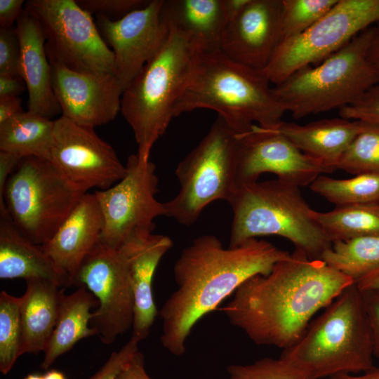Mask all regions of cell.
I'll return each instance as SVG.
<instances>
[{
    "mask_svg": "<svg viewBox=\"0 0 379 379\" xmlns=\"http://www.w3.org/2000/svg\"><path fill=\"white\" fill-rule=\"evenodd\" d=\"M236 137L237 189L257 182L266 173L299 187L310 185L321 173H330L272 128L253 124Z\"/></svg>",
    "mask_w": 379,
    "mask_h": 379,
    "instance_id": "9a60e30c",
    "label": "cell"
},
{
    "mask_svg": "<svg viewBox=\"0 0 379 379\" xmlns=\"http://www.w3.org/2000/svg\"><path fill=\"white\" fill-rule=\"evenodd\" d=\"M164 0H150L144 7L117 20L97 16L96 25L114 60V75L123 92L161 50L169 29L161 18Z\"/></svg>",
    "mask_w": 379,
    "mask_h": 379,
    "instance_id": "2e32d148",
    "label": "cell"
},
{
    "mask_svg": "<svg viewBox=\"0 0 379 379\" xmlns=\"http://www.w3.org/2000/svg\"><path fill=\"white\" fill-rule=\"evenodd\" d=\"M337 1L281 0V41L305 32L329 11Z\"/></svg>",
    "mask_w": 379,
    "mask_h": 379,
    "instance_id": "d6a6232c",
    "label": "cell"
},
{
    "mask_svg": "<svg viewBox=\"0 0 379 379\" xmlns=\"http://www.w3.org/2000/svg\"><path fill=\"white\" fill-rule=\"evenodd\" d=\"M20 46L16 27H0V75L20 76Z\"/></svg>",
    "mask_w": 379,
    "mask_h": 379,
    "instance_id": "d590c367",
    "label": "cell"
},
{
    "mask_svg": "<svg viewBox=\"0 0 379 379\" xmlns=\"http://www.w3.org/2000/svg\"><path fill=\"white\" fill-rule=\"evenodd\" d=\"M379 24V0H338L305 32L281 41L263 69L278 84L298 69L319 65L367 28Z\"/></svg>",
    "mask_w": 379,
    "mask_h": 379,
    "instance_id": "8fae6325",
    "label": "cell"
},
{
    "mask_svg": "<svg viewBox=\"0 0 379 379\" xmlns=\"http://www.w3.org/2000/svg\"><path fill=\"white\" fill-rule=\"evenodd\" d=\"M20 46V75L28 91V112L51 119L61 112L52 86L51 66L39 21L24 9L16 22Z\"/></svg>",
    "mask_w": 379,
    "mask_h": 379,
    "instance_id": "44dd1931",
    "label": "cell"
},
{
    "mask_svg": "<svg viewBox=\"0 0 379 379\" xmlns=\"http://www.w3.org/2000/svg\"><path fill=\"white\" fill-rule=\"evenodd\" d=\"M364 125L362 121L340 117L324 119L304 125L281 121L272 128L284 135L303 154L332 173L337 170L343 155Z\"/></svg>",
    "mask_w": 379,
    "mask_h": 379,
    "instance_id": "7402d4cb",
    "label": "cell"
},
{
    "mask_svg": "<svg viewBox=\"0 0 379 379\" xmlns=\"http://www.w3.org/2000/svg\"><path fill=\"white\" fill-rule=\"evenodd\" d=\"M22 158L0 151V214L7 213L3 196L6 182Z\"/></svg>",
    "mask_w": 379,
    "mask_h": 379,
    "instance_id": "ab89813d",
    "label": "cell"
},
{
    "mask_svg": "<svg viewBox=\"0 0 379 379\" xmlns=\"http://www.w3.org/2000/svg\"><path fill=\"white\" fill-rule=\"evenodd\" d=\"M103 226L102 214L94 193H86L52 238L41 246L69 276L71 284L83 260L100 241Z\"/></svg>",
    "mask_w": 379,
    "mask_h": 379,
    "instance_id": "ffe728a7",
    "label": "cell"
},
{
    "mask_svg": "<svg viewBox=\"0 0 379 379\" xmlns=\"http://www.w3.org/2000/svg\"><path fill=\"white\" fill-rule=\"evenodd\" d=\"M310 190L336 206L379 203V173H364L347 179L319 175Z\"/></svg>",
    "mask_w": 379,
    "mask_h": 379,
    "instance_id": "f546056e",
    "label": "cell"
},
{
    "mask_svg": "<svg viewBox=\"0 0 379 379\" xmlns=\"http://www.w3.org/2000/svg\"><path fill=\"white\" fill-rule=\"evenodd\" d=\"M299 188L278 178L238 187L228 201L233 213L229 246L275 235L310 259H320L332 243L311 216Z\"/></svg>",
    "mask_w": 379,
    "mask_h": 379,
    "instance_id": "8992f818",
    "label": "cell"
},
{
    "mask_svg": "<svg viewBox=\"0 0 379 379\" xmlns=\"http://www.w3.org/2000/svg\"><path fill=\"white\" fill-rule=\"evenodd\" d=\"M320 259L356 284L379 265V237H360L332 243Z\"/></svg>",
    "mask_w": 379,
    "mask_h": 379,
    "instance_id": "f1b7e54d",
    "label": "cell"
},
{
    "mask_svg": "<svg viewBox=\"0 0 379 379\" xmlns=\"http://www.w3.org/2000/svg\"><path fill=\"white\" fill-rule=\"evenodd\" d=\"M281 357L314 379L374 368L371 327L356 284L325 307Z\"/></svg>",
    "mask_w": 379,
    "mask_h": 379,
    "instance_id": "5b68a950",
    "label": "cell"
},
{
    "mask_svg": "<svg viewBox=\"0 0 379 379\" xmlns=\"http://www.w3.org/2000/svg\"><path fill=\"white\" fill-rule=\"evenodd\" d=\"M168 38L157 54L124 91L123 117L133 130L142 162L149 161L156 141L175 117L174 108L205 48L190 34L168 28Z\"/></svg>",
    "mask_w": 379,
    "mask_h": 379,
    "instance_id": "277c9868",
    "label": "cell"
},
{
    "mask_svg": "<svg viewBox=\"0 0 379 379\" xmlns=\"http://www.w3.org/2000/svg\"><path fill=\"white\" fill-rule=\"evenodd\" d=\"M0 278L44 279L60 288L72 286L70 278L37 245L25 237L8 214H0Z\"/></svg>",
    "mask_w": 379,
    "mask_h": 379,
    "instance_id": "603a6c76",
    "label": "cell"
},
{
    "mask_svg": "<svg viewBox=\"0 0 379 379\" xmlns=\"http://www.w3.org/2000/svg\"><path fill=\"white\" fill-rule=\"evenodd\" d=\"M24 379H44V375H39V374H28L27 375Z\"/></svg>",
    "mask_w": 379,
    "mask_h": 379,
    "instance_id": "f907efd6",
    "label": "cell"
},
{
    "mask_svg": "<svg viewBox=\"0 0 379 379\" xmlns=\"http://www.w3.org/2000/svg\"><path fill=\"white\" fill-rule=\"evenodd\" d=\"M49 161L86 192L93 187L108 189L126 174V166L113 147L94 128L78 125L64 116L54 120Z\"/></svg>",
    "mask_w": 379,
    "mask_h": 379,
    "instance_id": "5bb4252c",
    "label": "cell"
},
{
    "mask_svg": "<svg viewBox=\"0 0 379 379\" xmlns=\"http://www.w3.org/2000/svg\"><path fill=\"white\" fill-rule=\"evenodd\" d=\"M24 112L18 96L0 97V124Z\"/></svg>",
    "mask_w": 379,
    "mask_h": 379,
    "instance_id": "7bdbcfd3",
    "label": "cell"
},
{
    "mask_svg": "<svg viewBox=\"0 0 379 379\" xmlns=\"http://www.w3.org/2000/svg\"><path fill=\"white\" fill-rule=\"evenodd\" d=\"M125 166L121 180L94 192L104 222L100 242L113 249H119L137 230L153 232L154 219L166 213L164 203L155 197L159 191L155 165L131 154Z\"/></svg>",
    "mask_w": 379,
    "mask_h": 379,
    "instance_id": "7c38bea8",
    "label": "cell"
},
{
    "mask_svg": "<svg viewBox=\"0 0 379 379\" xmlns=\"http://www.w3.org/2000/svg\"><path fill=\"white\" fill-rule=\"evenodd\" d=\"M339 115L346 119L379 124V83L353 103L340 108Z\"/></svg>",
    "mask_w": 379,
    "mask_h": 379,
    "instance_id": "e575fe53",
    "label": "cell"
},
{
    "mask_svg": "<svg viewBox=\"0 0 379 379\" xmlns=\"http://www.w3.org/2000/svg\"><path fill=\"white\" fill-rule=\"evenodd\" d=\"M116 379H152L146 371L143 354L138 350Z\"/></svg>",
    "mask_w": 379,
    "mask_h": 379,
    "instance_id": "b9f144b4",
    "label": "cell"
},
{
    "mask_svg": "<svg viewBox=\"0 0 379 379\" xmlns=\"http://www.w3.org/2000/svg\"><path fill=\"white\" fill-rule=\"evenodd\" d=\"M270 84L263 70L238 62L220 49L204 51L176 102L174 117L209 109L237 134L248 131L253 124L274 127L285 111Z\"/></svg>",
    "mask_w": 379,
    "mask_h": 379,
    "instance_id": "3957f363",
    "label": "cell"
},
{
    "mask_svg": "<svg viewBox=\"0 0 379 379\" xmlns=\"http://www.w3.org/2000/svg\"><path fill=\"white\" fill-rule=\"evenodd\" d=\"M64 288L44 279L26 280L20 297L21 355L44 352L56 325Z\"/></svg>",
    "mask_w": 379,
    "mask_h": 379,
    "instance_id": "cb8c5ba5",
    "label": "cell"
},
{
    "mask_svg": "<svg viewBox=\"0 0 379 379\" xmlns=\"http://www.w3.org/2000/svg\"><path fill=\"white\" fill-rule=\"evenodd\" d=\"M98 306L96 298L84 286L70 294L63 295L56 325L43 352L42 369H48L79 340L97 335L91 321L93 313L91 309Z\"/></svg>",
    "mask_w": 379,
    "mask_h": 379,
    "instance_id": "d4e9b609",
    "label": "cell"
},
{
    "mask_svg": "<svg viewBox=\"0 0 379 379\" xmlns=\"http://www.w3.org/2000/svg\"><path fill=\"white\" fill-rule=\"evenodd\" d=\"M291 255L265 240L251 239L225 248L214 235L193 240L180 253L173 267L177 285L162 305L160 341L175 356L186 351L193 328L215 310L246 281L267 275L279 261Z\"/></svg>",
    "mask_w": 379,
    "mask_h": 379,
    "instance_id": "7a4b0ae2",
    "label": "cell"
},
{
    "mask_svg": "<svg viewBox=\"0 0 379 379\" xmlns=\"http://www.w3.org/2000/svg\"><path fill=\"white\" fill-rule=\"evenodd\" d=\"M138 351V343L130 339L121 349L113 352L105 363L89 379H116Z\"/></svg>",
    "mask_w": 379,
    "mask_h": 379,
    "instance_id": "74e56055",
    "label": "cell"
},
{
    "mask_svg": "<svg viewBox=\"0 0 379 379\" xmlns=\"http://www.w3.org/2000/svg\"><path fill=\"white\" fill-rule=\"evenodd\" d=\"M44 379H66V378L61 371L52 369L44 375Z\"/></svg>",
    "mask_w": 379,
    "mask_h": 379,
    "instance_id": "681fc988",
    "label": "cell"
},
{
    "mask_svg": "<svg viewBox=\"0 0 379 379\" xmlns=\"http://www.w3.org/2000/svg\"><path fill=\"white\" fill-rule=\"evenodd\" d=\"M54 121L24 112L0 124V151L50 160Z\"/></svg>",
    "mask_w": 379,
    "mask_h": 379,
    "instance_id": "4316f807",
    "label": "cell"
},
{
    "mask_svg": "<svg viewBox=\"0 0 379 379\" xmlns=\"http://www.w3.org/2000/svg\"><path fill=\"white\" fill-rule=\"evenodd\" d=\"M359 290L379 289V265L356 283Z\"/></svg>",
    "mask_w": 379,
    "mask_h": 379,
    "instance_id": "bcb514c9",
    "label": "cell"
},
{
    "mask_svg": "<svg viewBox=\"0 0 379 379\" xmlns=\"http://www.w3.org/2000/svg\"><path fill=\"white\" fill-rule=\"evenodd\" d=\"M24 2L23 0H0V27H13L24 11Z\"/></svg>",
    "mask_w": 379,
    "mask_h": 379,
    "instance_id": "60d3db41",
    "label": "cell"
},
{
    "mask_svg": "<svg viewBox=\"0 0 379 379\" xmlns=\"http://www.w3.org/2000/svg\"><path fill=\"white\" fill-rule=\"evenodd\" d=\"M227 371L229 379H314L281 356L247 364H231Z\"/></svg>",
    "mask_w": 379,
    "mask_h": 379,
    "instance_id": "836d02e7",
    "label": "cell"
},
{
    "mask_svg": "<svg viewBox=\"0 0 379 379\" xmlns=\"http://www.w3.org/2000/svg\"><path fill=\"white\" fill-rule=\"evenodd\" d=\"M20 297L0 293V371L8 374L21 356Z\"/></svg>",
    "mask_w": 379,
    "mask_h": 379,
    "instance_id": "4dcf8cb0",
    "label": "cell"
},
{
    "mask_svg": "<svg viewBox=\"0 0 379 379\" xmlns=\"http://www.w3.org/2000/svg\"><path fill=\"white\" fill-rule=\"evenodd\" d=\"M354 284L321 259L295 250L268 274L246 281L221 310L255 344L285 350L298 342L317 312Z\"/></svg>",
    "mask_w": 379,
    "mask_h": 379,
    "instance_id": "6da1fadb",
    "label": "cell"
},
{
    "mask_svg": "<svg viewBox=\"0 0 379 379\" xmlns=\"http://www.w3.org/2000/svg\"><path fill=\"white\" fill-rule=\"evenodd\" d=\"M53 90L62 116L94 128L112 121L121 109L123 91L114 74H85L51 64Z\"/></svg>",
    "mask_w": 379,
    "mask_h": 379,
    "instance_id": "e0dca14e",
    "label": "cell"
},
{
    "mask_svg": "<svg viewBox=\"0 0 379 379\" xmlns=\"http://www.w3.org/2000/svg\"><path fill=\"white\" fill-rule=\"evenodd\" d=\"M368 57L370 62L379 76V24L377 25L376 32L370 46Z\"/></svg>",
    "mask_w": 379,
    "mask_h": 379,
    "instance_id": "c3c4849f",
    "label": "cell"
},
{
    "mask_svg": "<svg viewBox=\"0 0 379 379\" xmlns=\"http://www.w3.org/2000/svg\"><path fill=\"white\" fill-rule=\"evenodd\" d=\"M86 193L50 161L26 157L9 176L3 200L18 230L41 246L52 238Z\"/></svg>",
    "mask_w": 379,
    "mask_h": 379,
    "instance_id": "ba28073f",
    "label": "cell"
},
{
    "mask_svg": "<svg viewBox=\"0 0 379 379\" xmlns=\"http://www.w3.org/2000/svg\"><path fill=\"white\" fill-rule=\"evenodd\" d=\"M85 286L98 302L91 326L101 342L112 344L132 328L134 296L127 257L121 248H108L100 241L85 258L72 279Z\"/></svg>",
    "mask_w": 379,
    "mask_h": 379,
    "instance_id": "4fadbf2b",
    "label": "cell"
},
{
    "mask_svg": "<svg viewBox=\"0 0 379 379\" xmlns=\"http://www.w3.org/2000/svg\"><path fill=\"white\" fill-rule=\"evenodd\" d=\"M236 135L218 117L201 141L177 166L175 173L180 188L164 203L166 216L189 226L213 201H230L237 189Z\"/></svg>",
    "mask_w": 379,
    "mask_h": 379,
    "instance_id": "9c48e42d",
    "label": "cell"
},
{
    "mask_svg": "<svg viewBox=\"0 0 379 379\" xmlns=\"http://www.w3.org/2000/svg\"><path fill=\"white\" fill-rule=\"evenodd\" d=\"M26 85L20 76L0 75V97L18 96Z\"/></svg>",
    "mask_w": 379,
    "mask_h": 379,
    "instance_id": "ee69618b",
    "label": "cell"
},
{
    "mask_svg": "<svg viewBox=\"0 0 379 379\" xmlns=\"http://www.w3.org/2000/svg\"><path fill=\"white\" fill-rule=\"evenodd\" d=\"M360 291L371 327L374 357L379 362V289Z\"/></svg>",
    "mask_w": 379,
    "mask_h": 379,
    "instance_id": "f35d334b",
    "label": "cell"
},
{
    "mask_svg": "<svg viewBox=\"0 0 379 379\" xmlns=\"http://www.w3.org/2000/svg\"><path fill=\"white\" fill-rule=\"evenodd\" d=\"M310 213L331 243L379 237V203L335 206L327 212L312 209Z\"/></svg>",
    "mask_w": 379,
    "mask_h": 379,
    "instance_id": "83f0119b",
    "label": "cell"
},
{
    "mask_svg": "<svg viewBox=\"0 0 379 379\" xmlns=\"http://www.w3.org/2000/svg\"><path fill=\"white\" fill-rule=\"evenodd\" d=\"M161 18L168 28L198 39L205 51L220 49L227 24L222 0H164Z\"/></svg>",
    "mask_w": 379,
    "mask_h": 379,
    "instance_id": "484cf974",
    "label": "cell"
},
{
    "mask_svg": "<svg viewBox=\"0 0 379 379\" xmlns=\"http://www.w3.org/2000/svg\"><path fill=\"white\" fill-rule=\"evenodd\" d=\"M323 379H379V367L357 374L340 373Z\"/></svg>",
    "mask_w": 379,
    "mask_h": 379,
    "instance_id": "7dc6e473",
    "label": "cell"
},
{
    "mask_svg": "<svg viewBox=\"0 0 379 379\" xmlns=\"http://www.w3.org/2000/svg\"><path fill=\"white\" fill-rule=\"evenodd\" d=\"M249 1L222 0L223 9L227 23L234 20L241 13Z\"/></svg>",
    "mask_w": 379,
    "mask_h": 379,
    "instance_id": "f6af8a7d",
    "label": "cell"
},
{
    "mask_svg": "<svg viewBox=\"0 0 379 379\" xmlns=\"http://www.w3.org/2000/svg\"><path fill=\"white\" fill-rule=\"evenodd\" d=\"M24 9L41 25L50 64L85 74H114L113 52L91 14L75 0H29Z\"/></svg>",
    "mask_w": 379,
    "mask_h": 379,
    "instance_id": "30bf717a",
    "label": "cell"
},
{
    "mask_svg": "<svg viewBox=\"0 0 379 379\" xmlns=\"http://www.w3.org/2000/svg\"><path fill=\"white\" fill-rule=\"evenodd\" d=\"M281 0H250L227 23L220 49L231 59L263 70L281 41Z\"/></svg>",
    "mask_w": 379,
    "mask_h": 379,
    "instance_id": "ac0fdd59",
    "label": "cell"
},
{
    "mask_svg": "<svg viewBox=\"0 0 379 379\" xmlns=\"http://www.w3.org/2000/svg\"><path fill=\"white\" fill-rule=\"evenodd\" d=\"M77 3L91 14L123 17L130 12L145 6L146 0H76Z\"/></svg>",
    "mask_w": 379,
    "mask_h": 379,
    "instance_id": "8d00e7d4",
    "label": "cell"
},
{
    "mask_svg": "<svg viewBox=\"0 0 379 379\" xmlns=\"http://www.w3.org/2000/svg\"><path fill=\"white\" fill-rule=\"evenodd\" d=\"M337 170L354 175L379 173V124L365 123L343 155Z\"/></svg>",
    "mask_w": 379,
    "mask_h": 379,
    "instance_id": "1f68e13d",
    "label": "cell"
},
{
    "mask_svg": "<svg viewBox=\"0 0 379 379\" xmlns=\"http://www.w3.org/2000/svg\"><path fill=\"white\" fill-rule=\"evenodd\" d=\"M377 25L367 28L319 65L302 67L274 85L273 94L295 119L333 109L359 99L379 83L368 53Z\"/></svg>",
    "mask_w": 379,
    "mask_h": 379,
    "instance_id": "52a82bcc",
    "label": "cell"
},
{
    "mask_svg": "<svg viewBox=\"0 0 379 379\" xmlns=\"http://www.w3.org/2000/svg\"><path fill=\"white\" fill-rule=\"evenodd\" d=\"M168 236L137 230L121 246L128 263L134 296V316L131 340L139 343L149 334L159 314L152 294V281L163 256L173 246Z\"/></svg>",
    "mask_w": 379,
    "mask_h": 379,
    "instance_id": "d6986e66",
    "label": "cell"
}]
</instances>
